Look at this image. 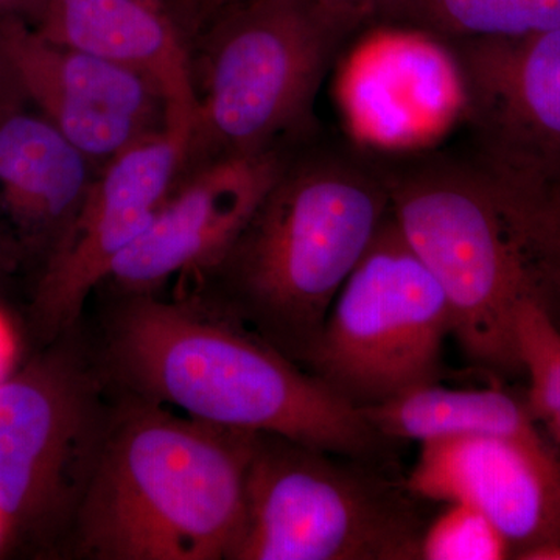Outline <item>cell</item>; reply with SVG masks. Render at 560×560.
<instances>
[{"mask_svg": "<svg viewBox=\"0 0 560 560\" xmlns=\"http://www.w3.org/2000/svg\"><path fill=\"white\" fill-rule=\"evenodd\" d=\"M105 361L138 399L223 429L272 434L371 460L386 442L327 383L219 304L125 294L106 326Z\"/></svg>", "mask_w": 560, "mask_h": 560, "instance_id": "cell-1", "label": "cell"}, {"mask_svg": "<svg viewBox=\"0 0 560 560\" xmlns=\"http://www.w3.org/2000/svg\"><path fill=\"white\" fill-rule=\"evenodd\" d=\"M257 434L132 397L110 418L73 518L80 555L230 560Z\"/></svg>", "mask_w": 560, "mask_h": 560, "instance_id": "cell-2", "label": "cell"}, {"mask_svg": "<svg viewBox=\"0 0 560 560\" xmlns=\"http://www.w3.org/2000/svg\"><path fill=\"white\" fill-rule=\"evenodd\" d=\"M388 213V187L363 173L287 167L213 271L219 305L301 363Z\"/></svg>", "mask_w": 560, "mask_h": 560, "instance_id": "cell-3", "label": "cell"}, {"mask_svg": "<svg viewBox=\"0 0 560 560\" xmlns=\"http://www.w3.org/2000/svg\"><path fill=\"white\" fill-rule=\"evenodd\" d=\"M404 241L436 278L452 311V335L471 363L522 372L515 315L536 283L521 231L480 167L436 165L386 184Z\"/></svg>", "mask_w": 560, "mask_h": 560, "instance_id": "cell-4", "label": "cell"}, {"mask_svg": "<svg viewBox=\"0 0 560 560\" xmlns=\"http://www.w3.org/2000/svg\"><path fill=\"white\" fill-rule=\"evenodd\" d=\"M257 434L230 560H416L412 493L364 460Z\"/></svg>", "mask_w": 560, "mask_h": 560, "instance_id": "cell-5", "label": "cell"}, {"mask_svg": "<svg viewBox=\"0 0 560 560\" xmlns=\"http://www.w3.org/2000/svg\"><path fill=\"white\" fill-rule=\"evenodd\" d=\"M338 38L308 0H238L210 14L190 51L189 162L275 147L311 114Z\"/></svg>", "mask_w": 560, "mask_h": 560, "instance_id": "cell-6", "label": "cell"}, {"mask_svg": "<svg viewBox=\"0 0 560 560\" xmlns=\"http://www.w3.org/2000/svg\"><path fill=\"white\" fill-rule=\"evenodd\" d=\"M452 311L388 213L301 364L357 408L433 385Z\"/></svg>", "mask_w": 560, "mask_h": 560, "instance_id": "cell-7", "label": "cell"}, {"mask_svg": "<svg viewBox=\"0 0 560 560\" xmlns=\"http://www.w3.org/2000/svg\"><path fill=\"white\" fill-rule=\"evenodd\" d=\"M69 334L0 381V522L10 544L47 545L73 523L113 418Z\"/></svg>", "mask_w": 560, "mask_h": 560, "instance_id": "cell-8", "label": "cell"}, {"mask_svg": "<svg viewBox=\"0 0 560 560\" xmlns=\"http://www.w3.org/2000/svg\"><path fill=\"white\" fill-rule=\"evenodd\" d=\"M191 132L167 127L102 165L72 223L36 279L32 319L50 342L72 330L94 289L138 241L189 164Z\"/></svg>", "mask_w": 560, "mask_h": 560, "instance_id": "cell-9", "label": "cell"}, {"mask_svg": "<svg viewBox=\"0 0 560 560\" xmlns=\"http://www.w3.org/2000/svg\"><path fill=\"white\" fill-rule=\"evenodd\" d=\"M455 57L480 149L477 167L510 194L560 187V27L458 39Z\"/></svg>", "mask_w": 560, "mask_h": 560, "instance_id": "cell-10", "label": "cell"}, {"mask_svg": "<svg viewBox=\"0 0 560 560\" xmlns=\"http://www.w3.org/2000/svg\"><path fill=\"white\" fill-rule=\"evenodd\" d=\"M0 43L21 94L92 164L167 128L164 95L139 73L40 38L13 14L0 16Z\"/></svg>", "mask_w": 560, "mask_h": 560, "instance_id": "cell-11", "label": "cell"}, {"mask_svg": "<svg viewBox=\"0 0 560 560\" xmlns=\"http://www.w3.org/2000/svg\"><path fill=\"white\" fill-rule=\"evenodd\" d=\"M285 168L276 147L205 162L172 191L108 280L138 294L175 276L213 275Z\"/></svg>", "mask_w": 560, "mask_h": 560, "instance_id": "cell-12", "label": "cell"}, {"mask_svg": "<svg viewBox=\"0 0 560 560\" xmlns=\"http://www.w3.org/2000/svg\"><path fill=\"white\" fill-rule=\"evenodd\" d=\"M419 445L405 481L416 499L480 511L510 541L514 559L537 545L560 544V458L552 445L481 436Z\"/></svg>", "mask_w": 560, "mask_h": 560, "instance_id": "cell-13", "label": "cell"}, {"mask_svg": "<svg viewBox=\"0 0 560 560\" xmlns=\"http://www.w3.org/2000/svg\"><path fill=\"white\" fill-rule=\"evenodd\" d=\"M92 162L18 90L0 88V212L11 248L39 270L72 223L90 190Z\"/></svg>", "mask_w": 560, "mask_h": 560, "instance_id": "cell-14", "label": "cell"}, {"mask_svg": "<svg viewBox=\"0 0 560 560\" xmlns=\"http://www.w3.org/2000/svg\"><path fill=\"white\" fill-rule=\"evenodd\" d=\"M22 20L40 38L139 73L167 102V127L194 132L190 50L161 0H28Z\"/></svg>", "mask_w": 560, "mask_h": 560, "instance_id": "cell-15", "label": "cell"}, {"mask_svg": "<svg viewBox=\"0 0 560 560\" xmlns=\"http://www.w3.org/2000/svg\"><path fill=\"white\" fill-rule=\"evenodd\" d=\"M361 411L390 442L481 436L551 445L525 400L500 388L453 389L433 383Z\"/></svg>", "mask_w": 560, "mask_h": 560, "instance_id": "cell-16", "label": "cell"}, {"mask_svg": "<svg viewBox=\"0 0 560 560\" xmlns=\"http://www.w3.org/2000/svg\"><path fill=\"white\" fill-rule=\"evenodd\" d=\"M405 20L453 39L514 38L560 27V0H411Z\"/></svg>", "mask_w": 560, "mask_h": 560, "instance_id": "cell-17", "label": "cell"}, {"mask_svg": "<svg viewBox=\"0 0 560 560\" xmlns=\"http://www.w3.org/2000/svg\"><path fill=\"white\" fill-rule=\"evenodd\" d=\"M515 342L529 381L526 407L560 447V329L536 298H526L518 307Z\"/></svg>", "mask_w": 560, "mask_h": 560, "instance_id": "cell-18", "label": "cell"}, {"mask_svg": "<svg viewBox=\"0 0 560 560\" xmlns=\"http://www.w3.org/2000/svg\"><path fill=\"white\" fill-rule=\"evenodd\" d=\"M497 189L521 231L537 301L560 329V187L529 195Z\"/></svg>", "mask_w": 560, "mask_h": 560, "instance_id": "cell-19", "label": "cell"}, {"mask_svg": "<svg viewBox=\"0 0 560 560\" xmlns=\"http://www.w3.org/2000/svg\"><path fill=\"white\" fill-rule=\"evenodd\" d=\"M512 558L510 541L480 511L466 504L445 510L423 529L420 559L501 560Z\"/></svg>", "mask_w": 560, "mask_h": 560, "instance_id": "cell-20", "label": "cell"}, {"mask_svg": "<svg viewBox=\"0 0 560 560\" xmlns=\"http://www.w3.org/2000/svg\"><path fill=\"white\" fill-rule=\"evenodd\" d=\"M338 36L382 20H405L411 0H308Z\"/></svg>", "mask_w": 560, "mask_h": 560, "instance_id": "cell-21", "label": "cell"}, {"mask_svg": "<svg viewBox=\"0 0 560 560\" xmlns=\"http://www.w3.org/2000/svg\"><path fill=\"white\" fill-rule=\"evenodd\" d=\"M515 559L560 560V544H544L521 552Z\"/></svg>", "mask_w": 560, "mask_h": 560, "instance_id": "cell-22", "label": "cell"}, {"mask_svg": "<svg viewBox=\"0 0 560 560\" xmlns=\"http://www.w3.org/2000/svg\"><path fill=\"white\" fill-rule=\"evenodd\" d=\"M28 0H0V16L13 14V16H22Z\"/></svg>", "mask_w": 560, "mask_h": 560, "instance_id": "cell-23", "label": "cell"}, {"mask_svg": "<svg viewBox=\"0 0 560 560\" xmlns=\"http://www.w3.org/2000/svg\"><path fill=\"white\" fill-rule=\"evenodd\" d=\"M238 2V0H191L195 7H198L205 14L215 13L217 10L230 5V3Z\"/></svg>", "mask_w": 560, "mask_h": 560, "instance_id": "cell-24", "label": "cell"}, {"mask_svg": "<svg viewBox=\"0 0 560 560\" xmlns=\"http://www.w3.org/2000/svg\"><path fill=\"white\" fill-rule=\"evenodd\" d=\"M7 359H9V335L0 323V381L7 375Z\"/></svg>", "mask_w": 560, "mask_h": 560, "instance_id": "cell-25", "label": "cell"}, {"mask_svg": "<svg viewBox=\"0 0 560 560\" xmlns=\"http://www.w3.org/2000/svg\"><path fill=\"white\" fill-rule=\"evenodd\" d=\"M10 80V68L9 65H7L5 55H3L2 43H0V88L9 83Z\"/></svg>", "mask_w": 560, "mask_h": 560, "instance_id": "cell-26", "label": "cell"}, {"mask_svg": "<svg viewBox=\"0 0 560 560\" xmlns=\"http://www.w3.org/2000/svg\"><path fill=\"white\" fill-rule=\"evenodd\" d=\"M10 539L9 534H7L5 526L2 525V522H0V551L3 550V548L9 547Z\"/></svg>", "mask_w": 560, "mask_h": 560, "instance_id": "cell-27", "label": "cell"}, {"mask_svg": "<svg viewBox=\"0 0 560 560\" xmlns=\"http://www.w3.org/2000/svg\"><path fill=\"white\" fill-rule=\"evenodd\" d=\"M5 261H7L5 254H3L2 250H0V267H2V265L5 264Z\"/></svg>", "mask_w": 560, "mask_h": 560, "instance_id": "cell-28", "label": "cell"}]
</instances>
